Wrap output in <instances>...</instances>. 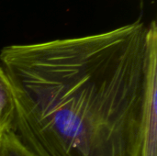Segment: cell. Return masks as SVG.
Wrapping results in <instances>:
<instances>
[{"label":"cell","instance_id":"obj_2","mask_svg":"<svg viewBox=\"0 0 157 156\" xmlns=\"http://www.w3.org/2000/svg\"><path fill=\"white\" fill-rule=\"evenodd\" d=\"M133 156H157V40L149 51L144 106Z\"/></svg>","mask_w":157,"mask_h":156},{"label":"cell","instance_id":"obj_4","mask_svg":"<svg viewBox=\"0 0 157 156\" xmlns=\"http://www.w3.org/2000/svg\"><path fill=\"white\" fill-rule=\"evenodd\" d=\"M0 156H31L13 131L0 136Z\"/></svg>","mask_w":157,"mask_h":156},{"label":"cell","instance_id":"obj_1","mask_svg":"<svg viewBox=\"0 0 157 156\" xmlns=\"http://www.w3.org/2000/svg\"><path fill=\"white\" fill-rule=\"evenodd\" d=\"M156 21L0 51L13 132L31 156H133Z\"/></svg>","mask_w":157,"mask_h":156},{"label":"cell","instance_id":"obj_3","mask_svg":"<svg viewBox=\"0 0 157 156\" xmlns=\"http://www.w3.org/2000/svg\"><path fill=\"white\" fill-rule=\"evenodd\" d=\"M17 108L11 82L0 65V136L13 131Z\"/></svg>","mask_w":157,"mask_h":156}]
</instances>
